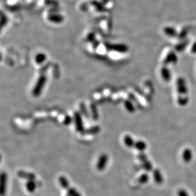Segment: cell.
Returning a JSON list of instances; mask_svg holds the SVG:
<instances>
[{
    "mask_svg": "<svg viewBox=\"0 0 196 196\" xmlns=\"http://www.w3.org/2000/svg\"><path fill=\"white\" fill-rule=\"evenodd\" d=\"M7 180H8V177H7L6 173L5 172H2L0 176V194L1 196H4L6 194V185H7Z\"/></svg>",
    "mask_w": 196,
    "mask_h": 196,
    "instance_id": "1",
    "label": "cell"
},
{
    "mask_svg": "<svg viewBox=\"0 0 196 196\" xmlns=\"http://www.w3.org/2000/svg\"><path fill=\"white\" fill-rule=\"evenodd\" d=\"M74 120H75L76 130L78 132L81 133L84 131V125H83L81 116L80 114L77 112L74 113Z\"/></svg>",
    "mask_w": 196,
    "mask_h": 196,
    "instance_id": "2",
    "label": "cell"
},
{
    "mask_svg": "<svg viewBox=\"0 0 196 196\" xmlns=\"http://www.w3.org/2000/svg\"><path fill=\"white\" fill-rule=\"evenodd\" d=\"M108 162V156L107 155L103 154H101L98 160L97 164V169L98 171H103L105 168L106 164Z\"/></svg>",
    "mask_w": 196,
    "mask_h": 196,
    "instance_id": "3",
    "label": "cell"
},
{
    "mask_svg": "<svg viewBox=\"0 0 196 196\" xmlns=\"http://www.w3.org/2000/svg\"><path fill=\"white\" fill-rule=\"evenodd\" d=\"M17 175L19 178L27 180V181L34 180L36 178L34 174H33L32 173H29L27 171H24L22 170L19 171L17 172Z\"/></svg>",
    "mask_w": 196,
    "mask_h": 196,
    "instance_id": "4",
    "label": "cell"
},
{
    "mask_svg": "<svg viewBox=\"0 0 196 196\" xmlns=\"http://www.w3.org/2000/svg\"><path fill=\"white\" fill-rule=\"evenodd\" d=\"M100 131V128L98 126H95L92 128H90L86 130H84L81 133L82 135H93L98 134Z\"/></svg>",
    "mask_w": 196,
    "mask_h": 196,
    "instance_id": "5",
    "label": "cell"
},
{
    "mask_svg": "<svg viewBox=\"0 0 196 196\" xmlns=\"http://www.w3.org/2000/svg\"><path fill=\"white\" fill-rule=\"evenodd\" d=\"M59 182L64 189L68 190L69 188V183L66 177H65L64 176H60L59 178Z\"/></svg>",
    "mask_w": 196,
    "mask_h": 196,
    "instance_id": "6",
    "label": "cell"
},
{
    "mask_svg": "<svg viewBox=\"0 0 196 196\" xmlns=\"http://www.w3.org/2000/svg\"><path fill=\"white\" fill-rule=\"evenodd\" d=\"M26 187L27 191L29 192L33 193L36 188V184L34 182V180H29V181H27Z\"/></svg>",
    "mask_w": 196,
    "mask_h": 196,
    "instance_id": "7",
    "label": "cell"
},
{
    "mask_svg": "<svg viewBox=\"0 0 196 196\" xmlns=\"http://www.w3.org/2000/svg\"><path fill=\"white\" fill-rule=\"evenodd\" d=\"M124 142L128 147H132L134 146V141L132 138L129 135H126L124 138Z\"/></svg>",
    "mask_w": 196,
    "mask_h": 196,
    "instance_id": "8",
    "label": "cell"
},
{
    "mask_svg": "<svg viewBox=\"0 0 196 196\" xmlns=\"http://www.w3.org/2000/svg\"><path fill=\"white\" fill-rule=\"evenodd\" d=\"M44 81H42V80H40L38 84V86L36 87V88L34 91V95L36 96H37L38 94L40 93V90H41V88H43V84H44Z\"/></svg>",
    "mask_w": 196,
    "mask_h": 196,
    "instance_id": "9",
    "label": "cell"
},
{
    "mask_svg": "<svg viewBox=\"0 0 196 196\" xmlns=\"http://www.w3.org/2000/svg\"><path fill=\"white\" fill-rule=\"evenodd\" d=\"M67 195L69 196H81L77 191L74 188H69L67 191Z\"/></svg>",
    "mask_w": 196,
    "mask_h": 196,
    "instance_id": "10",
    "label": "cell"
},
{
    "mask_svg": "<svg viewBox=\"0 0 196 196\" xmlns=\"http://www.w3.org/2000/svg\"><path fill=\"white\" fill-rule=\"evenodd\" d=\"M135 147L139 150H142L145 148V144L142 142H138L135 144Z\"/></svg>",
    "mask_w": 196,
    "mask_h": 196,
    "instance_id": "11",
    "label": "cell"
},
{
    "mask_svg": "<svg viewBox=\"0 0 196 196\" xmlns=\"http://www.w3.org/2000/svg\"><path fill=\"white\" fill-rule=\"evenodd\" d=\"M70 122H71V119L68 117V118H67L66 119H65V121H64V124L66 125H69L70 124Z\"/></svg>",
    "mask_w": 196,
    "mask_h": 196,
    "instance_id": "12",
    "label": "cell"
},
{
    "mask_svg": "<svg viewBox=\"0 0 196 196\" xmlns=\"http://www.w3.org/2000/svg\"><path fill=\"white\" fill-rule=\"evenodd\" d=\"M67 196H69V195H67Z\"/></svg>",
    "mask_w": 196,
    "mask_h": 196,
    "instance_id": "13",
    "label": "cell"
}]
</instances>
